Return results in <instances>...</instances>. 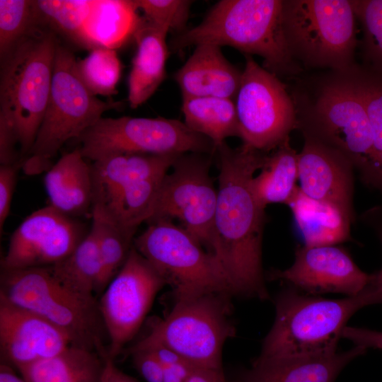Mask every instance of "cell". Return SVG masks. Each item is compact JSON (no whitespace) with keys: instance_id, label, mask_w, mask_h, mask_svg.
I'll use <instances>...</instances> for the list:
<instances>
[{"instance_id":"1","label":"cell","mask_w":382,"mask_h":382,"mask_svg":"<svg viewBox=\"0 0 382 382\" xmlns=\"http://www.w3.org/2000/svg\"><path fill=\"white\" fill-rule=\"evenodd\" d=\"M219 174L212 253L228 275L235 294L267 299L262 267L265 208L251 188L267 153L242 144L216 146Z\"/></svg>"},{"instance_id":"2","label":"cell","mask_w":382,"mask_h":382,"mask_svg":"<svg viewBox=\"0 0 382 382\" xmlns=\"http://www.w3.org/2000/svg\"><path fill=\"white\" fill-rule=\"evenodd\" d=\"M209 43L230 46L263 59V67L279 75L295 74L283 29V0H221L197 25L173 37L169 50L178 52Z\"/></svg>"},{"instance_id":"3","label":"cell","mask_w":382,"mask_h":382,"mask_svg":"<svg viewBox=\"0 0 382 382\" xmlns=\"http://www.w3.org/2000/svg\"><path fill=\"white\" fill-rule=\"evenodd\" d=\"M291 96L304 138L340 151L361 173L374 155V135L348 71L314 78Z\"/></svg>"},{"instance_id":"4","label":"cell","mask_w":382,"mask_h":382,"mask_svg":"<svg viewBox=\"0 0 382 382\" xmlns=\"http://www.w3.org/2000/svg\"><path fill=\"white\" fill-rule=\"evenodd\" d=\"M57 34L39 26L1 61L0 121L14 130L22 162L35 142L48 103Z\"/></svg>"},{"instance_id":"5","label":"cell","mask_w":382,"mask_h":382,"mask_svg":"<svg viewBox=\"0 0 382 382\" xmlns=\"http://www.w3.org/2000/svg\"><path fill=\"white\" fill-rule=\"evenodd\" d=\"M371 305L366 290L354 296L328 299L291 288L276 300L274 323L264 340L260 357L330 354L351 316Z\"/></svg>"},{"instance_id":"6","label":"cell","mask_w":382,"mask_h":382,"mask_svg":"<svg viewBox=\"0 0 382 382\" xmlns=\"http://www.w3.org/2000/svg\"><path fill=\"white\" fill-rule=\"evenodd\" d=\"M76 59L67 47L57 45L50 95L35 142L22 163L25 175L46 172L52 160L68 141L78 139L106 111L121 102L104 101L92 94L81 80Z\"/></svg>"},{"instance_id":"7","label":"cell","mask_w":382,"mask_h":382,"mask_svg":"<svg viewBox=\"0 0 382 382\" xmlns=\"http://www.w3.org/2000/svg\"><path fill=\"white\" fill-rule=\"evenodd\" d=\"M0 284L1 296L58 327L73 345L98 352L107 348L98 299L64 285L50 267L1 270Z\"/></svg>"},{"instance_id":"8","label":"cell","mask_w":382,"mask_h":382,"mask_svg":"<svg viewBox=\"0 0 382 382\" xmlns=\"http://www.w3.org/2000/svg\"><path fill=\"white\" fill-rule=\"evenodd\" d=\"M356 16L349 0H283V29L293 59L346 71L354 66Z\"/></svg>"},{"instance_id":"9","label":"cell","mask_w":382,"mask_h":382,"mask_svg":"<svg viewBox=\"0 0 382 382\" xmlns=\"http://www.w3.org/2000/svg\"><path fill=\"white\" fill-rule=\"evenodd\" d=\"M147 223L133 245L171 287L175 299L210 292L235 294L218 258L181 226L168 219Z\"/></svg>"},{"instance_id":"10","label":"cell","mask_w":382,"mask_h":382,"mask_svg":"<svg viewBox=\"0 0 382 382\" xmlns=\"http://www.w3.org/2000/svg\"><path fill=\"white\" fill-rule=\"evenodd\" d=\"M231 296L210 292L177 299L170 312L141 340L163 345L197 367L223 371V346L236 333Z\"/></svg>"},{"instance_id":"11","label":"cell","mask_w":382,"mask_h":382,"mask_svg":"<svg viewBox=\"0 0 382 382\" xmlns=\"http://www.w3.org/2000/svg\"><path fill=\"white\" fill-rule=\"evenodd\" d=\"M86 159L96 161L120 154H211L213 142L185 122L164 117H101L77 139Z\"/></svg>"},{"instance_id":"12","label":"cell","mask_w":382,"mask_h":382,"mask_svg":"<svg viewBox=\"0 0 382 382\" xmlns=\"http://www.w3.org/2000/svg\"><path fill=\"white\" fill-rule=\"evenodd\" d=\"M240 86L234 102L243 144L267 153L289 137L296 128L291 96L278 76L245 55Z\"/></svg>"},{"instance_id":"13","label":"cell","mask_w":382,"mask_h":382,"mask_svg":"<svg viewBox=\"0 0 382 382\" xmlns=\"http://www.w3.org/2000/svg\"><path fill=\"white\" fill-rule=\"evenodd\" d=\"M208 154L180 155L160 187L152 214L158 219H178L181 226L212 253L217 190L209 174Z\"/></svg>"},{"instance_id":"14","label":"cell","mask_w":382,"mask_h":382,"mask_svg":"<svg viewBox=\"0 0 382 382\" xmlns=\"http://www.w3.org/2000/svg\"><path fill=\"white\" fill-rule=\"evenodd\" d=\"M165 285L162 277L133 245L125 264L98 299L110 358L115 360L136 335L154 298Z\"/></svg>"},{"instance_id":"15","label":"cell","mask_w":382,"mask_h":382,"mask_svg":"<svg viewBox=\"0 0 382 382\" xmlns=\"http://www.w3.org/2000/svg\"><path fill=\"white\" fill-rule=\"evenodd\" d=\"M88 233L76 218L50 204L40 208L11 234L1 270L52 266L71 254Z\"/></svg>"},{"instance_id":"16","label":"cell","mask_w":382,"mask_h":382,"mask_svg":"<svg viewBox=\"0 0 382 382\" xmlns=\"http://www.w3.org/2000/svg\"><path fill=\"white\" fill-rule=\"evenodd\" d=\"M270 277L308 294L339 293L354 296L366 286L371 274L361 270L342 248L303 245L296 248L289 268L274 271Z\"/></svg>"},{"instance_id":"17","label":"cell","mask_w":382,"mask_h":382,"mask_svg":"<svg viewBox=\"0 0 382 382\" xmlns=\"http://www.w3.org/2000/svg\"><path fill=\"white\" fill-rule=\"evenodd\" d=\"M71 345L58 327L0 296L1 363L18 370L54 357Z\"/></svg>"},{"instance_id":"18","label":"cell","mask_w":382,"mask_h":382,"mask_svg":"<svg viewBox=\"0 0 382 382\" xmlns=\"http://www.w3.org/2000/svg\"><path fill=\"white\" fill-rule=\"evenodd\" d=\"M299 188L307 196L332 204L354 220L352 163L340 151L308 138L298 154Z\"/></svg>"},{"instance_id":"19","label":"cell","mask_w":382,"mask_h":382,"mask_svg":"<svg viewBox=\"0 0 382 382\" xmlns=\"http://www.w3.org/2000/svg\"><path fill=\"white\" fill-rule=\"evenodd\" d=\"M366 349L355 345L330 354L259 357L244 374L243 382H335L345 366Z\"/></svg>"},{"instance_id":"20","label":"cell","mask_w":382,"mask_h":382,"mask_svg":"<svg viewBox=\"0 0 382 382\" xmlns=\"http://www.w3.org/2000/svg\"><path fill=\"white\" fill-rule=\"evenodd\" d=\"M242 71L224 56L221 47L196 45L185 63L174 74L183 97L213 96L235 100Z\"/></svg>"},{"instance_id":"21","label":"cell","mask_w":382,"mask_h":382,"mask_svg":"<svg viewBox=\"0 0 382 382\" xmlns=\"http://www.w3.org/2000/svg\"><path fill=\"white\" fill-rule=\"evenodd\" d=\"M168 30L144 17L135 31L137 52L128 77V102L132 108L145 103L166 77L169 54L166 42Z\"/></svg>"},{"instance_id":"22","label":"cell","mask_w":382,"mask_h":382,"mask_svg":"<svg viewBox=\"0 0 382 382\" xmlns=\"http://www.w3.org/2000/svg\"><path fill=\"white\" fill-rule=\"evenodd\" d=\"M44 184L50 205L60 212L76 218L92 210L91 164L79 148L64 154L46 171Z\"/></svg>"},{"instance_id":"23","label":"cell","mask_w":382,"mask_h":382,"mask_svg":"<svg viewBox=\"0 0 382 382\" xmlns=\"http://www.w3.org/2000/svg\"><path fill=\"white\" fill-rule=\"evenodd\" d=\"M180 156L120 154L93 161V205L126 184L166 175Z\"/></svg>"},{"instance_id":"24","label":"cell","mask_w":382,"mask_h":382,"mask_svg":"<svg viewBox=\"0 0 382 382\" xmlns=\"http://www.w3.org/2000/svg\"><path fill=\"white\" fill-rule=\"evenodd\" d=\"M137 10L134 1H92L78 45L116 50L134 37L141 19Z\"/></svg>"},{"instance_id":"25","label":"cell","mask_w":382,"mask_h":382,"mask_svg":"<svg viewBox=\"0 0 382 382\" xmlns=\"http://www.w3.org/2000/svg\"><path fill=\"white\" fill-rule=\"evenodd\" d=\"M288 206L304 245H335L349 239L353 221L338 207L307 196L299 186Z\"/></svg>"},{"instance_id":"26","label":"cell","mask_w":382,"mask_h":382,"mask_svg":"<svg viewBox=\"0 0 382 382\" xmlns=\"http://www.w3.org/2000/svg\"><path fill=\"white\" fill-rule=\"evenodd\" d=\"M103 366L99 352L71 345L18 371L25 382H100Z\"/></svg>"},{"instance_id":"27","label":"cell","mask_w":382,"mask_h":382,"mask_svg":"<svg viewBox=\"0 0 382 382\" xmlns=\"http://www.w3.org/2000/svg\"><path fill=\"white\" fill-rule=\"evenodd\" d=\"M298 154L289 137L267 154L260 173L251 180V188L265 209L270 204L288 205L298 187Z\"/></svg>"},{"instance_id":"28","label":"cell","mask_w":382,"mask_h":382,"mask_svg":"<svg viewBox=\"0 0 382 382\" xmlns=\"http://www.w3.org/2000/svg\"><path fill=\"white\" fill-rule=\"evenodd\" d=\"M181 109L185 124L210 139L216 148L228 137H240L236 108L232 99L213 96L183 97Z\"/></svg>"},{"instance_id":"29","label":"cell","mask_w":382,"mask_h":382,"mask_svg":"<svg viewBox=\"0 0 382 382\" xmlns=\"http://www.w3.org/2000/svg\"><path fill=\"white\" fill-rule=\"evenodd\" d=\"M49 267L60 282L78 294L96 298L103 292V263L91 231L71 254Z\"/></svg>"},{"instance_id":"30","label":"cell","mask_w":382,"mask_h":382,"mask_svg":"<svg viewBox=\"0 0 382 382\" xmlns=\"http://www.w3.org/2000/svg\"><path fill=\"white\" fill-rule=\"evenodd\" d=\"M90 231L96 239L103 263V291L125 264L137 231L124 228L94 211Z\"/></svg>"},{"instance_id":"31","label":"cell","mask_w":382,"mask_h":382,"mask_svg":"<svg viewBox=\"0 0 382 382\" xmlns=\"http://www.w3.org/2000/svg\"><path fill=\"white\" fill-rule=\"evenodd\" d=\"M78 74L94 96H112L117 93V85L122 65L115 50L98 47L76 61Z\"/></svg>"},{"instance_id":"32","label":"cell","mask_w":382,"mask_h":382,"mask_svg":"<svg viewBox=\"0 0 382 382\" xmlns=\"http://www.w3.org/2000/svg\"><path fill=\"white\" fill-rule=\"evenodd\" d=\"M39 26L42 25L35 1L0 0V60Z\"/></svg>"},{"instance_id":"33","label":"cell","mask_w":382,"mask_h":382,"mask_svg":"<svg viewBox=\"0 0 382 382\" xmlns=\"http://www.w3.org/2000/svg\"><path fill=\"white\" fill-rule=\"evenodd\" d=\"M348 72L371 126L374 141V156L382 152V76L371 74L356 66L348 70Z\"/></svg>"},{"instance_id":"34","label":"cell","mask_w":382,"mask_h":382,"mask_svg":"<svg viewBox=\"0 0 382 382\" xmlns=\"http://www.w3.org/2000/svg\"><path fill=\"white\" fill-rule=\"evenodd\" d=\"M352 4L363 28L366 55L382 72V0H352Z\"/></svg>"},{"instance_id":"35","label":"cell","mask_w":382,"mask_h":382,"mask_svg":"<svg viewBox=\"0 0 382 382\" xmlns=\"http://www.w3.org/2000/svg\"><path fill=\"white\" fill-rule=\"evenodd\" d=\"M134 2L148 21L168 31H175L177 35L186 30L192 1L134 0Z\"/></svg>"},{"instance_id":"36","label":"cell","mask_w":382,"mask_h":382,"mask_svg":"<svg viewBox=\"0 0 382 382\" xmlns=\"http://www.w3.org/2000/svg\"><path fill=\"white\" fill-rule=\"evenodd\" d=\"M21 163L0 166V232L2 234L5 221L9 215L12 198Z\"/></svg>"},{"instance_id":"37","label":"cell","mask_w":382,"mask_h":382,"mask_svg":"<svg viewBox=\"0 0 382 382\" xmlns=\"http://www.w3.org/2000/svg\"><path fill=\"white\" fill-rule=\"evenodd\" d=\"M130 352L134 367L146 382H163V367L151 350L132 347Z\"/></svg>"},{"instance_id":"38","label":"cell","mask_w":382,"mask_h":382,"mask_svg":"<svg viewBox=\"0 0 382 382\" xmlns=\"http://www.w3.org/2000/svg\"><path fill=\"white\" fill-rule=\"evenodd\" d=\"M342 337L366 349L371 347L382 349V332L346 326L342 331Z\"/></svg>"},{"instance_id":"39","label":"cell","mask_w":382,"mask_h":382,"mask_svg":"<svg viewBox=\"0 0 382 382\" xmlns=\"http://www.w3.org/2000/svg\"><path fill=\"white\" fill-rule=\"evenodd\" d=\"M361 174L368 185L382 192V152L371 158Z\"/></svg>"},{"instance_id":"40","label":"cell","mask_w":382,"mask_h":382,"mask_svg":"<svg viewBox=\"0 0 382 382\" xmlns=\"http://www.w3.org/2000/svg\"><path fill=\"white\" fill-rule=\"evenodd\" d=\"M104 360L103 374L100 382H139L135 378L122 371L107 352L102 354Z\"/></svg>"},{"instance_id":"41","label":"cell","mask_w":382,"mask_h":382,"mask_svg":"<svg viewBox=\"0 0 382 382\" xmlns=\"http://www.w3.org/2000/svg\"><path fill=\"white\" fill-rule=\"evenodd\" d=\"M195 367L187 360L163 366V382H186Z\"/></svg>"},{"instance_id":"42","label":"cell","mask_w":382,"mask_h":382,"mask_svg":"<svg viewBox=\"0 0 382 382\" xmlns=\"http://www.w3.org/2000/svg\"><path fill=\"white\" fill-rule=\"evenodd\" d=\"M186 382H226L224 371L195 367Z\"/></svg>"},{"instance_id":"43","label":"cell","mask_w":382,"mask_h":382,"mask_svg":"<svg viewBox=\"0 0 382 382\" xmlns=\"http://www.w3.org/2000/svg\"><path fill=\"white\" fill-rule=\"evenodd\" d=\"M380 238L382 243V231L380 233ZM367 288L371 294L374 304L382 303V267L381 269L371 274V279L367 284Z\"/></svg>"},{"instance_id":"44","label":"cell","mask_w":382,"mask_h":382,"mask_svg":"<svg viewBox=\"0 0 382 382\" xmlns=\"http://www.w3.org/2000/svg\"><path fill=\"white\" fill-rule=\"evenodd\" d=\"M0 382H25V381L21 375L19 376L15 372L12 366L1 363Z\"/></svg>"}]
</instances>
